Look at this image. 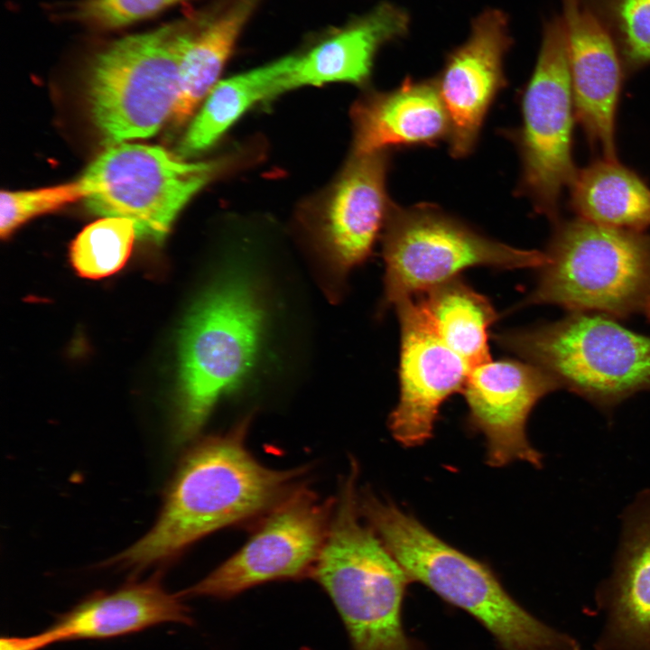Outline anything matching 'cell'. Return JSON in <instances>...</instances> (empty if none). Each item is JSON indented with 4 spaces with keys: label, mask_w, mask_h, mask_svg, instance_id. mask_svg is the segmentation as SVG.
<instances>
[{
    "label": "cell",
    "mask_w": 650,
    "mask_h": 650,
    "mask_svg": "<svg viewBox=\"0 0 650 650\" xmlns=\"http://www.w3.org/2000/svg\"><path fill=\"white\" fill-rule=\"evenodd\" d=\"M249 418L197 442L181 459L159 516L137 542L107 561L138 572L164 565L204 536L266 515L295 488L304 467L276 469L246 445Z\"/></svg>",
    "instance_id": "obj_1"
},
{
    "label": "cell",
    "mask_w": 650,
    "mask_h": 650,
    "mask_svg": "<svg viewBox=\"0 0 650 650\" xmlns=\"http://www.w3.org/2000/svg\"><path fill=\"white\" fill-rule=\"evenodd\" d=\"M359 494L363 518L412 582L473 617L500 650H580L569 636L522 607L488 564L447 543L394 502L368 489Z\"/></svg>",
    "instance_id": "obj_2"
},
{
    "label": "cell",
    "mask_w": 650,
    "mask_h": 650,
    "mask_svg": "<svg viewBox=\"0 0 650 650\" xmlns=\"http://www.w3.org/2000/svg\"><path fill=\"white\" fill-rule=\"evenodd\" d=\"M358 476L352 460L311 575L338 609L353 650H425L403 623L412 580L376 531L361 521Z\"/></svg>",
    "instance_id": "obj_3"
},
{
    "label": "cell",
    "mask_w": 650,
    "mask_h": 650,
    "mask_svg": "<svg viewBox=\"0 0 650 650\" xmlns=\"http://www.w3.org/2000/svg\"><path fill=\"white\" fill-rule=\"evenodd\" d=\"M265 308L253 276L229 267L190 312L180 342L177 435L194 436L216 403L239 388L255 367Z\"/></svg>",
    "instance_id": "obj_4"
},
{
    "label": "cell",
    "mask_w": 650,
    "mask_h": 650,
    "mask_svg": "<svg viewBox=\"0 0 650 650\" xmlns=\"http://www.w3.org/2000/svg\"><path fill=\"white\" fill-rule=\"evenodd\" d=\"M213 5L142 33L110 42L90 59L92 121L111 144L153 135L172 117L183 53Z\"/></svg>",
    "instance_id": "obj_5"
},
{
    "label": "cell",
    "mask_w": 650,
    "mask_h": 650,
    "mask_svg": "<svg viewBox=\"0 0 650 650\" xmlns=\"http://www.w3.org/2000/svg\"><path fill=\"white\" fill-rule=\"evenodd\" d=\"M525 303L624 315L650 295V239L583 218L562 225Z\"/></svg>",
    "instance_id": "obj_6"
},
{
    "label": "cell",
    "mask_w": 650,
    "mask_h": 650,
    "mask_svg": "<svg viewBox=\"0 0 650 650\" xmlns=\"http://www.w3.org/2000/svg\"><path fill=\"white\" fill-rule=\"evenodd\" d=\"M382 309L415 297L471 267H543L546 253L490 238L439 207L393 204L383 234Z\"/></svg>",
    "instance_id": "obj_7"
},
{
    "label": "cell",
    "mask_w": 650,
    "mask_h": 650,
    "mask_svg": "<svg viewBox=\"0 0 650 650\" xmlns=\"http://www.w3.org/2000/svg\"><path fill=\"white\" fill-rule=\"evenodd\" d=\"M497 343L601 405L650 385V338L599 315L505 331Z\"/></svg>",
    "instance_id": "obj_8"
},
{
    "label": "cell",
    "mask_w": 650,
    "mask_h": 650,
    "mask_svg": "<svg viewBox=\"0 0 650 650\" xmlns=\"http://www.w3.org/2000/svg\"><path fill=\"white\" fill-rule=\"evenodd\" d=\"M218 162H190L162 147L108 146L79 179L87 208L130 219L140 238L162 242L189 200L212 180Z\"/></svg>",
    "instance_id": "obj_9"
},
{
    "label": "cell",
    "mask_w": 650,
    "mask_h": 650,
    "mask_svg": "<svg viewBox=\"0 0 650 650\" xmlns=\"http://www.w3.org/2000/svg\"><path fill=\"white\" fill-rule=\"evenodd\" d=\"M572 88L562 16L544 23L537 61L522 98L523 122L507 131L521 158L517 192L554 218L577 171L571 157Z\"/></svg>",
    "instance_id": "obj_10"
},
{
    "label": "cell",
    "mask_w": 650,
    "mask_h": 650,
    "mask_svg": "<svg viewBox=\"0 0 650 650\" xmlns=\"http://www.w3.org/2000/svg\"><path fill=\"white\" fill-rule=\"evenodd\" d=\"M388 151L353 154L302 225L324 286L336 298L349 272L370 255L393 203Z\"/></svg>",
    "instance_id": "obj_11"
},
{
    "label": "cell",
    "mask_w": 650,
    "mask_h": 650,
    "mask_svg": "<svg viewBox=\"0 0 650 650\" xmlns=\"http://www.w3.org/2000/svg\"><path fill=\"white\" fill-rule=\"evenodd\" d=\"M335 500L299 486L266 514L235 554L181 595L228 598L271 580L312 572L325 543Z\"/></svg>",
    "instance_id": "obj_12"
},
{
    "label": "cell",
    "mask_w": 650,
    "mask_h": 650,
    "mask_svg": "<svg viewBox=\"0 0 650 650\" xmlns=\"http://www.w3.org/2000/svg\"><path fill=\"white\" fill-rule=\"evenodd\" d=\"M395 307L401 332L400 393L388 425L400 444L416 447L432 437L441 404L462 391L471 368L441 339L417 297Z\"/></svg>",
    "instance_id": "obj_13"
},
{
    "label": "cell",
    "mask_w": 650,
    "mask_h": 650,
    "mask_svg": "<svg viewBox=\"0 0 650 650\" xmlns=\"http://www.w3.org/2000/svg\"><path fill=\"white\" fill-rule=\"evenodd\" d=\"M559 386L554 377L529 362L490 359L470 370L462 389L467 423L484 436L490 466L522 460L542 467L543 455L529 442L526 423L536 403Z\"/></svg>",
    "instance_id": "obj_14"
},
{
    "label": "cell",
    "mask_w": 650,
    "mask_h": 650,
    "mask_svg": "<svg viewBox=\"0 0 650 650\" xmlns=\"http://www.w3.org/2000/svg\"><path fill=\"white\" fill-rule=\"evenodd\" d=\"M512 45L507 15L489 8L474 18L466 42L448 54L436 81L450 119L449 152L454 158L474 151L487 114L506 86L504 59Z\"/></svg>",
    "instance_id": "obj_15"
},
{
    "label": "cell",
    "mask_w": 650,
    "mask_h": 650,
    "mask_svg": "<svg viewBox=\"0 0 650 650\" xmlns=\"http://www.w3.org/2000/svg\"><path fill=\"white\" fill-rule=\"evenodd\" d=\"M575 116L606 160L616 161L615 112L620 54L588 0H561Z\"/></svg>",
    "instance_id": "obj_16"
},
{
    "label": "cell",
    "mask_w": 650,
    "mask_h": 650,
    "mask_svg": "<svg viewBox=\"0 0 650 650\" xmlns=\"http://www.w3.org/2000/svg\"><path fill=\"white\" fill-rule=\"evenodd\" d=\"M599 599L607 611L599 648L650 650V490L624 514L614 571Z\"/></svg>",
    "instance_id": "obj_17"
},
{
    "label": "cell",
    "mask_w": 650,
    "mask_h": 650,
    "mask_svg": "<svg viewBox=\"0 0 650 650\" xmlns=\"http://www.w3.org/2000/svg\"><path fill=\"white\" fill-rule=\"evenodd\" d=\"M410 16L392 3L382 2L302 54L274 85L269 101L305 86L331 82L366 83L380 48L404 37Z\"/></svg>",
    "instance_id": "obj_18"
},
{
    "label": "cell",
    "mask_w": 650,
    "mask_h": 650,
    "mask_svg": "<svg viewBox=\"0 0 650 650\" xmlns=\"http://www.w3.org/2000/svg\"><path fill=\"white\" fill-rule=\"evenodd\" d=\"M351 117L357 155L433 145L450 132L436 79L409 78L390 91L370 92L355 102Z\"/></svg>",
    "instance_id": "obj_19"
},
{
    "label": "cell",
    "mask_w": 650,
    "mask_h": 650,
    "mask_svg": "<svg viewBox=\"0 0 650 650\" xmlns=\"http://www.w3.org/2000/svg\"><path fill=\"white\" fill-rule=\"evenodd\" d=\"M167 622L190 624L191 618L181 595L167 592L154 578L93 594L44 632L53 644L116 637Z\"/></svg>",
    "instance_id": "obj_20"
},
{
    "label": "cell",
    "mask_w": 650,
    "mask_h": 650,
    "mask_svg": "<svg viewBox=\"0 0 650 650\" xmlns=\"http://www.w3.org/2000/svg\"><path fill=\"white\" fill-rule=\"evenodd\" d=\"M261 0H221L185 50L180 67L178 98L172 115L183 125L218 82L246 23Z\"/></svg>",
    "instance_id": "obj_21"
},
{
    "label": "cell",
    "mask_w": 650,
    "mask_h": 650,
    "mask_svg": "<svg viewBox=\"0 0 650 650\" xmlns=\"http://www.w3.org/2000/svg\"><path fill=\"white\" fill-rule=\"evenodd\" d=\"M571 187L581 218L633 231L650 227V189L617 161L604 159L577 172Z\"/></svg>",
    "instance_id": "obj_22"
},
{
    "label": "cell",
    "mask_w": 650,
    "mask_h": 650,
    "mask_svg": "<svg viewBox=\"0 0 650 650\" xmlns=\"http://www.w3.org/2000/svg\"><path fill=\"white\" fill-rule=\"evenodd\" d=\"M417 297L441 339L472 369L489 361V328L497 319L490 301L460 276Z\"/></svg>",
    "instance_id": "obj_23"
},
{
    "label": "cell",
    "mask_w": 650,
    "mask_h": 650,
    "mask_svg": "<svg viewBox=\"0 0 650 650\" xmlns=\"http://www.w3.org/2000/svg\"><path fill=\"white\" fill-rule=\"evenodd\" d=\"M295 55L218 81L181 141V157L197 154L217 142L251 107L267 102L279 79L292 67Z\"/></svg>",
    "instance_id": "obj_24"
},
{
    "label": "cell",
    "mask_w": 650,
    "mask_h": 650,
    "mask_svg": "<svg viewBox=\"0 0 650 650\" xmlns=\"http://www.w3.org/2000/svg\"><path fill=\"white\" fill-rule=\"evenodd\" d=\"M136 231L125 218L105 217L87 226L72 241L70 258L85 278L98 279L119 271L131 254Z\"/></svg>",
    "instance_id": "obj_25"
},
{
    "label": "cell",
    "mask_w": 650,
    "mask_h": 650,
    "mask_svg": "<svg viewBox=\"0 0 650 650\" xmlns=\"http://www.w3.org/2000/svg\"><path fill=\"white\" fill-rule=\"evenodd\" d=\"M632 67L650 63V0H588Z\"/></svg>",
    "instance_id": "obj_26"
},
{
    "label": "cell",
    "mask_w": 650,
    "mask_h": 650,
    "mask_svg": "<svg viewBox=\"0 0 650 650\" xmlns=\"http://www.w3.org/2000/svg\"><path fill=\"white\" fill-rule=\"evenodd\" d=\"M187 0H74L68 21L95 31H112L153 17Z\"/></svg>",
    "instance_id": "obj_27"
},
{
    "label": "cell",
    "mask_w": 650,
    "mask_h": 650,
    "mask_svg": "<svg viewBox=\"0 0 650 650\" xmlns=\"http://www.w3.org/2000/svg\"><path fill=\"white\" fill-rule=\"evenodd\" d=\"M85 197L86 190L80 180L30 190H2L1 237H9L20 226L34 217L52 212Z\"/></svg>",
    "instance_id": "obj_28"
},
{
    "label": "cell",
    "mask_w": 650,
    "mask_h": 650,
    "mask_svg": "<svg viewBox=\"0 0 650 650\" xmlns=\"http://www.w3.org/2000/svg\"><path fill=\"white\" fill-rule=\"evenodd\" d=\"M51 645L43 632L30 636H3L0 640V650H40Z\"/></svg>",
    "instance_id": "obj_29"
},
{
    "label": "cell",
    "mask_w": 650,
    "mask_h": 650,
    "mask_svg": "<svg viewBox=\"0 0 650 650\" xmlns=\"http://www.w3.org/2000/svg\"><path fill=\"white\" fill-rule=\"evenodd\" d=\"M643 307H644V309H645V313H646L647 317L650 319V295H649L648 298L646 299V301H645V304H644Z\"/></svg>",
    "instance_id": "obj_30"
}]
</instances>
